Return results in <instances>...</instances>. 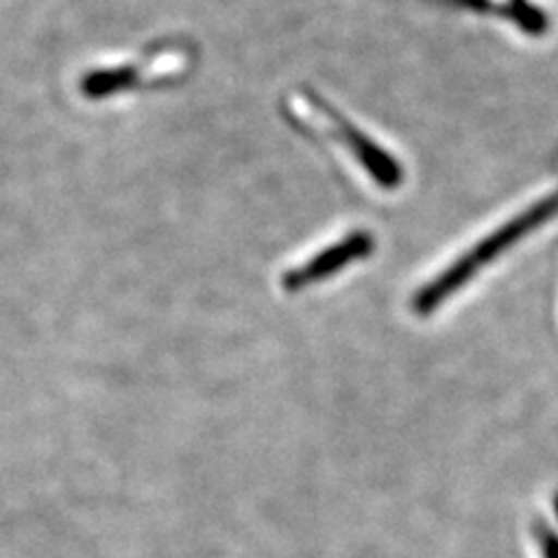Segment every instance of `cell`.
<instances>
[{"instance_id": "obj_3", "label": "cell", "mask_w": 558, "mask_h": 558, "mask_svg": "<svg viewBox=\"0 0 558 558\" xmlns=\"http://www.w3.org/2000/svg\"><path fill=\"white\" fill-rule=\"evenodd\" d=\"M373 247L375 244H373L371 235H365V233L349 235L342 242L333 244V247H328L322 254L312 256L305 266L291 270L284 277V284H287V289H303L312 282H319L322 277L342 270L347 264H352V260L368 256L373 252Z\"/></svg>"}, {"instance_id": "obj_1", "label": "cell", "mask_w": 558, "mask_h": 558, "mask_svg": "<svg viewBox=\"0 0 558 558\" xmlns=\"http://www.w3.org/2000/svg\"><path fill=\"white\" fill-rule=\"evenodd\" d=\"M556 213H558V194L545 201H537L533 207L526 209V213H521L508 223H502L500 229H496L492 235L484 238L480 244H475L473 250L463 254L457 264L447 268L440 277H435V282H430L422 293L416 295V310L430 312L438 307L442 301H447V295H451L465 282H470V277H473L477 270H482L486 264H492L498 254L508 252L514 242L539 229V226Z\"/></svg>"}, {"instance_id": "obj_4", "label": "cell", "mask_w": 558, "mask_h": 558, "mask_svg": "<svg viewBox=\"0 0 558 558\" xmlns=\"http://www.w3.org/2000/svg\"><path fill=\"white\" fill-rule=\"evenodd\" d=\"M545 551H547V558H558V543L554 537L545 539Z\"/></svg>"}, {"instance_id": "obj_2", "label": "cell", "mask_w": 558, "mask_h": 558, "mask_svg": "<svg viewBox=\"0 0 558 558\" xmlns=\"http://www.w3.org/2000/svg\"><path fill=\"white\" fill-rule=\"evenodd\" d=\"M295 114L301 112L303 121L310 126H319L326 133L338 137L340 143L356 156V161L368 170L371 178H375L384 189H396L403 180V170L396 163L393 156L387 151H381L371 137H365L356 126L347 124L344 119L333 114V110H328L324 102L319 100H303L295 98L293 102Z\"/></svg>"}]
</instances>
